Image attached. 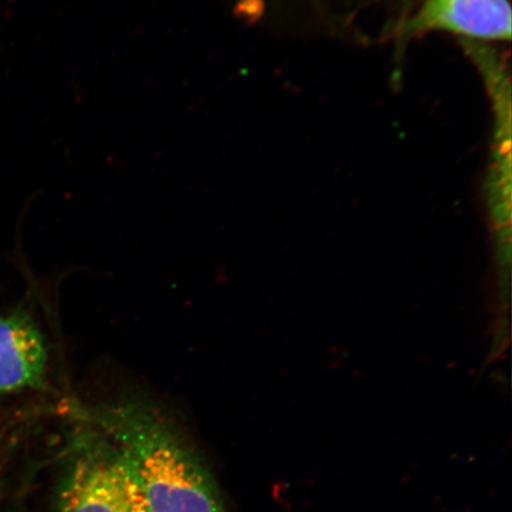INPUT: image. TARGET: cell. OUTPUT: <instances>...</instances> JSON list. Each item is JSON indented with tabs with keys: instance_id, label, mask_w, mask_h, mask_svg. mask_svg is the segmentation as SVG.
<instances>
[{
	"instance_id": "cell-5",
	"label": "cell",
	"mask_w": 512,
	"mask_h": 512,
	"mask_svg": "<svg viewBox=\"0 0 512 512\" xmlns=\"http://www.w3.org/2000/svg\"><path fill=\"white\" fill-rule=\"evenodd\" d=\"M3 452H2V434H0V471H2V459H3Z\"/></svg>"
},
{
	"instance_id": "cell-4",
	"label": "cell",
	"mask_w": 512,
	"mask_h": 512,
	"mask_svg": "<svg viewBox=\"0 0 512 512\" xmlns=\"http://www.w3.org/2000/svg\"><path fill=\"white\" fill-rule=\"evenodd\" d=\"M49 348L46 336L29 313L0 317V395L46 386Z\"/></svg>"
},
{
	"instance_id": "cell-3",
	"label": "cell",
	"mask_w": 512,
	"mask_h": 512,
	"mask_svg": "<svg viewBox=\"0 0 512 512\" xmlns=\"http://www.w3.org/2000/svg\"><path fill=\"white\" fill-rule=\"evenodd\" d=\"M447 32L463 41L488 44L511 38L508 0H425L399 28L401 40Z\"/></svg>"
},
{
	"instance_id": "cell-1",
	"label": "cell",
	"mask_w": 512,
	"mask_h": 512,
	"mask_svg": "<svg viewBox=\"0 0 512 512\" xmlns=\"http://www.w3.org/2000/svg\"><path fill=\"white\" fill-rule=\"evenodd\" d=\"M70 419L86 422L118 447L150 512H229L200 453L159 408L139 399L72 403Z\"/></svg>"
},
{
	"instance_id": "cell-2",
	"label": "cell",
	"mask_w": 512,
	"mask_h": 512,
	"mask_svg": "<svg viewBox=\"0 0 512 512\" xmlns=\"http://www.w3.org/2000/svg\"><path fill=\"white\" fill-rule=\"evenodd\" d=\"M69 420L55 512H150L118 447L86 422Z\"/></svg>"
}]
</instances>
